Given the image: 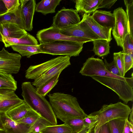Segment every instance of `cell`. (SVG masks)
I'll return each mask as SVG.
<instances>
[{
  "label": "cell",
  "mask_w": 133,
  "mask_h": 133,
  "mask_svg": "<svg viewBox=\"0 0 133 133\" xmlns=\"http://www.w3.org/2000/svg\"><path fill=\"white\" fill-rule=\"evenodd\" d=\"M122 51L124 54H133V37L130 32L125 36L123 42Z\"/></svg>",
  "instance_id": "e575fe53"
},
{
  "label": "cell",
  "mask_w": 133,
  "mask_h": 133,
  "mask_svg": "<svg viewBox=\"0 0 133 133\" xmlns=\"http://www.w3.org/2000/svg\"><path fill=\"white\" fill-rule=\"evenodd\" d=\"M84 43L67 40H58L39 45L42 53L53 55L78 56Z\"/></svg>",
  "instance_id": "277c9868"
},
{
  "label": "cell",
  "mask_w": 133,
  "mask_h": 133,
  "mask_svg": "<svg viewBox=\"0 0 133 133\" xmlns=\"http://www.w3.org/2000/svg\"><path fill=\"white\" fill-rule=\"evenodd\" d=\"M113 13L115 23L114 27L112 29V34L117 45L122 48L125 36L130 32L128 20L126 12L122 7L115 9Z\"/></svg>",
  "instance_id": "52a82bcc"
},
{
  "label": "cell",
  "mask_w": 133,
  "mask_h": 133,
  "mask_svg": "<svg viewBox=\"0 0 133 133\" xmlns=\"http://www.w3.org/2000/svg\"><path fill=\"white\" fill-rule=\"evenodd\" d=\"M126 7V14L128 20L130 30L133 37V0L124 1Z\"/></svg>",
  "instance_id": "d6a6232c"
},
{
  "label": "cell",
  "mask_w": 133,
  "mask_h": 133,
  "mask_svg": "<svg viewBox=\"0 0 133 133\" xmlns=\"http://www.w3.org/2000/svg\"><path fill=\"white\" fill-rule=\"evenodd\" d=\"M130 78L124 81L114 78L91 76L94 80L111 89L118 96L124 103L127 104L133 100V75Z\"/></svg>",
  "instance_id": "3957f363"
},
{
  "label": "cell",
  "mask_w": 133,
  "mask_h": 133,
  "mask_svg": "<svg viewBox=\"0 0 133 133\" xmlns=\"http://www.w3.org/2000/svg\"><path fill=\"white\" fill-rule=\"evenodd\" d=\"M67 56H60L38 65H31L26 71L25 77L34 80L65 59Z\"/></svg>",
  "instance_id": "7c38bea8"
},
{
  "label": "cell",
  "mask_w": 133,
  "mask_h": 133,
  "mask_svg": "<svg viewBox=\"0 0 133 133\" xmlns=\"http://www.w3.org/2000/svg\"><path fill=\"white\" fill-rule=\"evenodd\" d=\"M11 92H10V93H8V94H5V95H3V94H0V98H5V97H6Z\"/></svg>",
  "instance_id": "c3c4849f"
},
{
  "label": "cell",
  "mask_w": 133,
  "mask_h": 133,
  "mask_svg": "<svg viewBox=\"0 0 133 133\" xmlns=\"http://www.w3.org/2000/svg\"><path fill=\"white\" fill-rule=\"evenodd\" d=\"M13 50L19 53L22 56L30 58L34 55L42 53L39 46L37 45H13L11 46Z\"/></svg>",
  "instance_id": "484cf974"
},
{
  "label": "cell",
  "mask_w": 133,
  "mask_h": 133,
  "mask_svg": "<svg viewBox=\"0 0 133 133\" xmlns=\"http://www.w3.org/2000/svg\"><path fill=\"white\" fill-rule=\"evenodd\" d=\"M22 96L23 100L33 110L53 125L57 124V117L49 102L36 91V88L30 82H23L21 85Z\"/></svg>",
  "instance_id": "7a4b0ae2"
},
{
  "label": "cell",
  "mask_w": 133,
  "mask_h": 133,
  "mask_svg": "<svg viewBox=\"0 0 133 133\" xmlns=\"http://www.w3.org/2000/svg\"><path fill=\"white\" fill-rule=\"evenodd\" d=\"M123 65L125 74L133 66V54H123Z\"/></svg>",
  "instance_id": "f35d334b"
},
{
  "label": "cell",
  "mask_w": 133,
  "mask_h": 133,
  "mask_svg": "<svg viewBox=\"0 0 133 133\" xmlns=\"http://www.w3.org/2000/svg\"><path fill=\"white\" fill-rule=\"evenodd\" d=\"M131 111L128 105L121 102L103 105L99 110L92 112L97 115L98 118L94 130H97L104 124L115 119H128Z\"/></svg>",
  "instance_id": "5b68a950"
},
{
  "label": "cell",
  "mask_w": 133,
  "mask_h": 133,
  "mask_svg": "<svg viewBox=\"0 0 133 133\" xmlns=\"http://www.w3.org/2000/svg\"><path fill=\"white\" fill-rule=\"evenodd\" d=\"M113 55V61L119 69L121 77H125V74L124 71L123 62V53L122 51H120L114 52Z\"/></svg>",
  "instance_id": "8d00e7d4"
},
{
  "label": "cell",
  "mask_w": 133,
  "mask_h": 133,
  "mask_svg": "<svg viewBox=\"0 0 133 133\" xmlns=\"http://www.w3.org/2000/svg\"><path fill=\"white\" fill-rule=\"evenodd\" d=\"M1 42L4 43L6 47H9L13 45H39L36 39L28 33L20 38L2 37Z\"/></svg>",
  "instance_id": "ffe728a7"
},
{
  "label": "cell",
  "mask_w": 133,
  "mask_h": 133,
  "mask_svg": "<svg viewBox=\"0 0 133 133\" xmlns=\"http://www.w3.org/2000/svg\"><path fill=\"white\" fill-rule=\"evenodd\" d=\"M7 9V12L16 11L20 6L19 0H2Z\"/></svg>",
  "instance_id": "74e56055"
},
{
  "label": "cell",
  "mask_w": 133,
  "mask_h": 133,
  "mask_svg": "<svg viewBox=\"0 0 133 133\" xmlns=\"http://www.w3.org/2000/svg\"><path fill=\"white\" fill-rule=\"evenodd\" d=\"M61 73V72H59L44 84L38 88H36L37 93L41 96L45 97L57 85Z\"/></svg>",
  "instance_id": "f1b7e54d"
},
{
  "label": "cell",
  "mask_w": 133,
  "mask_h": 133,
  "mask_svg": "<svg viewBox=\"0 0 133 133\" xmlns=\"http://www.w3.org/2000/svg\"><path fill=\"white\" fill-rule=\"evenodd\" d=\"M79 73L84 76H99L114 78L127 81L130 77H122L114 75L106 68L103 60L93 56L89 58L83 64Z\"/></svg>",
  "instance_id": "8992f818"
},
{
  "label": "cell",
  "mask_w": 133,
  "mask_h": 133,
  "mask_svg": "<svg viewBox=\"0 0 133 133\" xmlns=\"http://www.w3.org/2000/svg\"><path fill=\"white\" fill-rule=\"evenodd\" d=\"M36 35L40 44L58 40L69 41L83 43L92 41L88 39L71 37L65 35L61 33L59 29L52 25L49 28L38 31Z\"/></svg>",
  "instance_id": "ba28073f"
},
{
  "label": "cell",
  "mask_w": 133,
  "mask_h": 133,
  "mask_svg": "<svg viewBox=\"0 0 133 133\" xmlns=\"http://www.w3.org/2000/svg\"><path fill=\"white\" fill-rule=\"evenodd\" d=\"M20 7L26 31L33 29V21L36 6L35 0H20Z\"/></svg>",
  "instance_id": "5bb4252c"
},
{
  "label": "cell",
  "mask_w": 133,
  "mask_h": 133,
  "mask_svg": "<svg viewBox=\"0 0 133 133\" xmlns=\"http://www.w3.org/2000/svg\"><path fill=\"white\" fill-rule=\"evenodd\" d=\"M61 0H43L36 5L35 11L44 15L54 13L56 7L59 5Z\"/></svg>",
  "instance_id": "cb8c5ba5"
},
{
  "label": "cell",
  "mask_w": 133,
  "mask_h": 133,
  "mask_svg": "<svg viewBox=\"0 0 133 133\" xmlns=\"http://www.w3.org/2000/svg\"><path fill=\"white\" fill-rule=\"evenodd\" d=\"M27 33L16 24L3 22L0 24V42L2 37L20 38Z\"/></svg>",
  "instance_id": "2e32d148"
},
{
  "label": "cell",
  "mask_w": 133,
  "mask_h": 133,
  "mask_svg": "<svg viewBox=\"0 0 133 133\" xmlns=\"http://www.w3.org/2000/svg\"><path fill=\"white\" fill-rule=\"evenodd\" d=\"M125 120L122 118H118L109 121L111 133H122Z\"/></svg>",
  "instance_id": "1f68e13d"
},
{
  "label": "cell",
  "mask_w": 133,
  "mask_h": 133,
  "mask_svg": "<svg viewBox=\"0 0 133 133\" xmlns=\"http://www.w3.org/2000/svg\"><path fill=\"white\" fill-rule=\"evenodd\" d=\"M104 63L105 67L108 71L114 75L121 77L119 69L114 61L108 63L105 59Z\"/></svg>",
  "instance_id": "ab89813d"
},
{
  "label": "cell",
  "mask_w": 133,
  "mask_h": 133,
  "mask_svg": "<svg viewBox=\"0 0 133 133\" xmlns=\"http://www.w3.org/2000/svg\"><path fill=\"white\" fill-rule=\"evenodd\" d=\"M6 133H29L31 126L14 121L9 118L5 113L0 114Z\"/></svg>",
  "instance_id": "e0dca14e"
},
{
  "label": "cell",
  "mask_w": 133,
  "mask_h": 133,
  "mask_svg": "<svg viewBox=\"0 0 133 133\" xmlns=\"http://www.w3.org/2000/svg\"><path fill=\"white\" fill-rule=\"evenodd\" d=\"M70 57L67 56L64 60L53 66L41 76L34 79L31 83L36 88L40 87L52 78L71 65Z\"/></svg>",
  "instance_id": "4fadbf2b"
},
{
  "label": "cell",
  "mask_w": 133,
  "mask_h": 133,
  "mask_svg": "<svg viewBox=\"0 0 133 133\" xmlns=\"http://www.w3.org/2000/svg\"><path fill=\"white\" fill-rule=\"evenodd\" d=\"M81 21L76 9L63 7L53 17L52 25L59 30H63L76 25Z\"/></svg>",
  "instance_id": "9c48e42d"
},
{
  "label": "cell",
  "mask_w": 133,
  "mask_h": 133,
  "mask_svg": "<svg viewBox=\"0 0 133 133\" xmlns=\"http://www.w3.org/2000/svg\"><path fill=\"white\" fill-rule=\"evenodd\" d=\"M59 30L61 33L71 37L87 38L92 41L102 39L96 34L88 24L82 19L76 25L66 29Z\"/></svg>",
  "instance_id": "8fae6325"
},
{
  "label": "cell",
  "mask_w": 133,
  "mask_h": 133,
  "mask_svg": "<svg viewBox=\"0 0 133 133\" xmlns=\"http://www.w3.org/2000/svg\"><path fill=\"white\" fill-rule=\"evenodd\" d=\"M31 133H40L39 132H33Z\"/></svg>",
  "instance_id": "f907efd6"
},
{
  "label": "cell",
  "mask_w": 133,
  "mask_h": 133,
  "mask_svg": "<svg viewBox=\"0 0 133 133\" xmlns=\"http://www.w3.org/2000/svg\"><path fill=\"white\" fill-rule=\"evenodd\" d=\"M101 0H76L75 8L78 12L90 14L98 9Z\"/></svg>",
  "instance_id": "603a6c76"
},
{
  "label": "cell",
  "mask_w": 133,
  "mask_h": 133,
  "mask_svg": "<svg viewBox=\"0 0 133 133\" xmlns=\"http://www.w3.org/2000/svg\"><path fill=\"white\" fill-rule=\"evenodd\" d=\"M24 102L23 100L18 97L15 92L11 93L6 97L0 99V114L6 113Z\"/></svg>",
  "instance_id": "44dd1931"
},
{
  "label": "cell",
  "mask_w": 133,
  "mask_h": 133,
  "mask_svg": "<svg viewBox=\"0 0 133 133\" xmlns=\"http://www.w3.org/2000/svg\"><path fill=\"white\" fill-rule=\"evenodd\" d=\"M48 96L57 118L64 122L73 118L84 119L87 115L80 107L77 98L71 95L56 92L49 93Z\"/></svg>",
  "instance_id": "6da1fadb"
},
{
  "label": "cell",
  "mask_w": 133,
  "mask_h": 133,
  "mask_svg": "<svg viewBox=\"0 0 133 133\" xmlns=\"http://www.w3.org/2000/svg\"><path fill=\"white\" fill-rule=\"evenodd\" d=\"M64 123L70 127L73 133H78L81 131L88 133V130L84 126L83 118H71L66 120Z\"/></svg>",
  "instance_id": "83f0119b"
},
{
  "label": "cell",
  "mask_w": 133,
  "mask_h": 133,
  "mask_svg": "<svg viewBox=\"0 0 133 133\" xmlns=\"http://www.w3.org/2000/svg\"><path fill=\"white\" fill-rule=\"evenodd\" d=\"M52 125L50 122L41 116L31 126L29 133L39 132L41 130Z\"/></svg>",
  "instance_id": "836d02e7"
},
{
  "label": "cell",
  "mask_w": 133,
  "mask_h": 133,
  "mask_svg": "<svg viewBox=\"0 0 133 133\" xmlns=\"http://www.w3.org/2000/svg\"><path fill=\"white\" fill-rule=\"evenodd\" d=\"M98 133H111L108 122L104 124L100 128Z\"/></svg>",
  "instance_id": "b9f144b4"
},
{
  "label": "cell",
  "mask_w": 133,
  "mask_h": 133,
  "mask_svg": "<svg viewBox=\"0 0 133 133\" xmlns=\"http://www.w3.org/2000/svg\"><path fill=\"white\" fill-rule=\"evenodd\" d=\"M117 1V0H101L98 9L103 8H110Z\"/></svg>",
  "instance_id": "60d3db41"
},
{
  "label": "cell",
  "mask_w": 133,
  "mask_h": 133,
  "mask_svg": "<svg viewBox=\"0 0 133 133\" xmlns=\"http://www.w3.org/2000/svg\"><path fill=\"white\" fill-rule=\"evenodd\" d=\"M41 116L39 114L30 108L23 118L16 122L31 126Z\"/></svg>",
  "instance_id": "4dcf8cb0"
},
{
  "label": "cell",
  "mask_w": 133,
  "mask_h": 133,
  "mask_svg": "<svg viewBox=\"0 0 133 133\" xmlns=\"http://www.w3.org/2000/svg\"><path fill=\"white\" fill-rule=\"evenodd\" d=\"M130 116L129 117V121L131 124H133V106L132 105L131 111L130 114Z\"/></svg>",
  "instance_id": "f6af8a7d"
},
{
  "label": "cell",
  "mask_w": 133,
  "mask_h": 133,
  "mask_svg": "<svg viewBox=\"0 0 133 133\" xmlns=\"http://www.w3.org/2000/svg\"><path fill=\"white\" fill-rule=\"evenodd\" d=\"M0 99H1V98H0Z\"/></svg>",
  "instance_id": "816d5d0a"
},
{
  "label": "cell",
  "mask_w": 133,
  "mask_h": 133,
  "mask_svg": "<svg viewBox=\"0 0 133 133\" xmlns=\"http://www.w3.org/2000/svg\"><path fill=\"white\" fill-rule=\"evenodd\" d=\"M40 133H73L70 127L66 124L53 125L41 130Z\"/></svg>",
  "instance_id": "f546056e"
},
{
  "label": "cell",
  "mask_w": 133,
  "mask_h": 133,
  "mask_svg": "<svg viewBox=\"0 0 133 133\" xmlns=\"http://www.w3.org/2000/svg\"><path fill=\"white\" fill-rule=\"evenodd\" d=\"M94 128L92 130H91L88 133H98L100 128L97 130H95Z\"/></svg>",
  "instance_id": "7dc6e473"
},
{
  "label": "cell",
  "mask_w": 133,
  "mask_h": 133,
  "mask_svg": "<svg viewBox=\"0 0 133 133\" xmlns=\"http://www.w3.org/2000/svg\"><path fill=\"white\" fill-rule=\"evenodd\" d=\"M92 17L97 23L105 27L114 28L115 18L113 13L110 11L96 10L93 13Z\"/></svg>",
  "instance_id": "ac0fdd59"
},
{
  "label": "cell",
  "mask_w": 133,
  "mask_h": 133,
  "mask_svg": "<svg viewBox=\"0 0 133 133\" xmlns=\"http://www.w3.org/2000/svg\"><path fill=\"white\" fill-rule=\"evenodd\" d=\"M98 117L97 115L92 113L83 119L85 126L88 130V133L94 128L97 124L98 121Z\"/></svg>",
  "instance_id": "d590c367"
},
{
  "label": "cell",
  "mask_w": 133,
  "mask_h": 133,
  "mask_svg": "<svg viewBox=\"0 0 133 133\" xmlns=\"http://www.w3.org/2000/svg\"><path fill=\"white\" fill-rule=\"evenodd\" d=\"M7 11V9L2 0H0V15Z\"/></svg>",
  "instance_id": "ee69618b"
},
{
  "label": "cell",
  "mask_w": 133,
  "mask_h": 133,
  "mask_svg": "<svg viewBox=\"0 0 133 133\" xmlns=\"http://www.w3.org/2000/svg\"><path fill=\"white\" fill-rule=\"evenodd\" d=\"M128 121V119L125 120V124L122 133H133V132L130 131Z\"/></svg>",
  "instance_id": "7bdbcfd3"
},
{
  "label": "cell",
  "mask_w": 133,
  "mask_h": 133,
  "mask_svg": "<svg viewBox=\"0 0 133 133\" xmlns=\"http://www.w3.org/2000/svg\"><path fill=\"white\" fill-rule=\"evenodd\" d=\"M2 22L13 24L25 30L20 6L15 11L12 12H6L0 15V24Z\"/></svg>",
  "instance_id": "7402d4cb"
},
{
  "label": "cell",
  "mask_w": 133,
  "mask_h": 133,
  "mask_svg": "<svg viewBox=\"0 0 133 133\" xmlns=\"http://www.w3.org/2000/svg\"><path fill=\"white\" fill-rule=\"evenodd\" d=\"M0 133H6L4 131L0 130Z\"/></svg>",
  "instance_id": "681fc988"
},
{
  "label": "cell",
  "mask_w": 133,
  "mask_h": 133,
  "mask_svg": "<svg viewBox=\"0 0 133 133\" xmlns=\"http://www.w3.org/2000/svg\"><path fill=\"white\" fill-rule=\"evenodd\" d=\"M30 108L24 102L5 114L11 119L17 122L23 118Z\"/></svg>",
  "instance_id": "d4e9b609"
},
{
  "label": "cell",
  "mask_w": 133,
  "mask_h": 133,
  "mask_svg": "<svg viewBox=\"0 0 133 133\" xmlns=\"http://www.w3.org/2000/svg\"><path fill=\"white\" fill-rule=\"evenodd\" d=\"M21 58L19 54L9 53L3 48L0 51V72L17 73L21 66Z\"/></svg>",
  "instance_id": "30bf717a"
},
{
  "label": "cell",
  "mask_w": 133,
  "mask_h": 133,
  "mask_svg": "<svg viewBox=\"0 0 133 133\" xmlns=\"http://www.w3.org/2000/svg\"><path fill=\"white\" fill-rule=\"evenodd\" d=\"M0 130L4 131V128L2 119L0 115Z\"/></svg>",
  "instance_id": "bcb514c9"
},
{
  "label": "cell",
  "mask_w": 133,
  "mask_h": 133,
  "mask_svg": "<svg viewBox=\"0 0 133 133\" xmlns=\"http://www.w3.org/2000/svg\"><path fill=\"white\" fill-rule=\"evenodd\" d=\"M17 88V82L11 74L0 72V94L15 92Z\"/></svg>",
  "instance_id": "d6986e66"
},
{
  "label": "cell",
  "mask_w": 133,
  "mask_h": 133,
  "mask_svg": "<svg viewBox=\"0 0 133 133\" xmlns=\"http://www.w3.org/2000/svg\"><path fill=\"white\" fill-rule=\"evenodd\" d=\"M93 44L92 50L95 55L103 57L110 53L109 42L104 39H97L92 41Z\"/></svg>",
  "instance_id": "4316f807"
},
{
  "label": "cell",
  "mask_w": 133,
  "mask_h": 133,
  "mask_svg": "<svg viewBox=\"0 0 133 133\" xmlns=\"http://www.w3.org/2000/svg\"><path fill=\"white\" fill-rule=\"evenodd\" d=\"M82 19L86 22L92 31L102 39L109 42L111 41L112 39L111 35L112 28L101 25L93 19L90 14H84Z\"/></svg>",
  "instance_id": "9a60e30c"
}]
</instances>
